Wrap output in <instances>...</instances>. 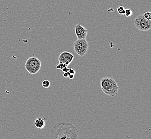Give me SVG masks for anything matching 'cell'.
<instances>
[{
  "label": "cell",
  "instance_id": "obj_1",
  "mask_svg": "<svg viewBox=\"0 0 151 139\" xmlns=\"http://www.w3.org/2000/svg\"><path fill=\"white\" fill-rule=\"evenodd\" d=\"M78 130L70 122H58L50 130L52 139H72L78 138Z\"/></svg>",
  "mask_w": 151,
  "mask_h": 139
},
{
  "label": "cell",
  "instance_id": "obj_2",
  "mask_svg": "<svg viewBox=\"0 0 151 139\" xmlns=\"http://www.w3.org/2000/svg\"><path fill=\"white\" fill-rule=\"evenodd\" d=\"M100 86L102 92L107 95L114 97L118 94L119 86L113 78L109 77H103L100 81Z\"/></svg>",
  "mask_w": 151,
  "mask_h": 139
},
{
  "label": "cell",
  "instance_id": "obj_3",
  "mask_svg": "<svg viewBox=\"0 0 151 139\" xmlns=\"http://www.w3.org/2000/svg\"><path fill=\"white\" fill-rule=\"evenodd\" d=\"M41 66V61L35 56L28 58L25 64V67L27 71L31 75H35L38 73L40 70Z\"/></svg>",
  "mask_w": 151,
  "mask_h": 139
},
{
  "label": "cell",
  "instance_id": "obj_4",
  "mask_svg": "<svg viewBox=\"0 0 151 139\" xmlns=\"http://www.w3.org/2000/svg\"><path fill=\"white\" fill-rule=\"evenodd\" d=\"M134 23L137 29L141 31H147L151 29V20L146 19L142 14L137 16L134 20Z\"/></svg>",
  "mask_w": 151,
  "mask_h": 139
},
{
  "label": "cell",
  "instance_id": "obj_5",
  "mask_svg": "<svg viewBox=\"0 0 151 139\" xmlns=\"http://www.w3.org/2000/svg\"><path fill=\"white\" fill-rule=\"evenodd\" d=\"M73 49L76 53L83 57L86 54L88 50V44L86 39H77L73 44Z\"/></svg>",
  "mask_w": 151,
  "mask_h": 139
},
{
  "label": "cell",
  "instance_id": "obj_6",
  "mask_svg": "<svg viewBox=\"0 0 151 139\" xmlns=\"http://www.w3.org/2000/svg\"><path fill=\"white\" fill-rule=\"evenodd\" d=\"M74 59V56L73 54L68 52H64L61 53L58 57V61L60 63L65 64L68 67L71 64Z\"/></svg>",
  "mask_w": 151,
  "mask_h": 139
},
{
  "label": "cell",
  "instance_id": "obj_7",
  "mask_svg": "<svg viewBox=\"0 0 151 139\" xmlns=\"http://www.w3.org/2000/svg\"><path fill=\"white\" fill-rule=\"evenodd\" d=\"M75 31L78 39H86L87 37L88 30L80 24L76 25L75 26Z\"/></svg>",
  "mask_w": 151,
  "mask_h": 139
},
{
  "label": "cell",
  "instance_id": "obj_8",
  "mask_svg": "<svg viewBox=\"0 0 151 139\" xmlns=\"http://www.w3.org/2000/svg\"><path fill=\"white\" fill-rule=\"evenodd\" d=\"M45 121L41 118H38L35 121V126L38 129H43L45 127Z\"/></svg>",
  "mask_w": 151,
  "mask_h": 139
},
{
  "label": "cell",
  "instance_id": "obj_9",
  "mask_svg": "<svg viewBox=\"0 0 151 139\" xmlns=\"http://www.w3.org/2000/svg\"><path fill=\"white\" fill-rule=\"evenodd\" d=\"M42 86L44 88H48L50 87V81L48 80L45 79V80H44L42 82Z\"/></svg>",
  "mask_w": 151,
  "mask_h": 139
},
{
  "label": "cell",
  "instance_id": "obj_10",
  "mask_svg": "<svg viewBox=\"0 0 151 139\" xmlns=\"http://www.w3.org/2000/svg\"><path fill=\"white\" fill-rule=\"evenodd\" d=\"M125 10L123 6H119L117 8V11L119 12V15H124L125 13Z\"/></svg>",
  "mask_w": 151,
  "mask_h": 139
},
{
  "label": "cell",
  "instance_id": "obj_11",
  "mask_svg": "<svg viewBox=\"0 0 151 139\" xmlns=\"http://www.w3.org/2000/svg\"><path fill=\"white\" fill-rule=\"evenodd\" d=\"M132 11L131 10V9H127L125 10V13H124V16L125 17H130L132 15Z\"/></svg>",
  "mask_w": 151,
  "mask_h": 139
},
{
  "label": "cell",
  "instance_id": "obj_12",
  "mask_svg": "<svg viewBox=\"0 0 151 139\" xmlns=\"http://www.w3.org/2000/svg\"><path fill=\"white\" fill-rule=\"evenodd\" d=\"M144 17L146 19H148V20H151V13L150 11L146 12L144 14H143Z\"/></svg>",
  "mask_w": 151,
  "mask_h": 139
},
{
  "label": "cell",
  "instance_id": "obj_13",
  "mask_svg": "<svg viewBox=\"0 0 151 139\" xmlns=\"http://www.w3.org/2000/svg\"><path fill=\"white\" fill-rule=\"evenodd\" d=\"M68 67L67 65H66L65 64H64V63H60L58 65H56V68L57 69H60L62 70L63 68H64L65 67Z\"/></svg>",
  "mask_w": 151,
  "mask_h": 139
},
{
  "label": "cell",
  "instance_id": "obj_14",
  "mask_svg": "<svg viewBox=\"0 0 151 139\" xmlns=\"http://www.w3.org/2000/svg\"><path fill=\"white\" fill-rule=\"evenodd\" d=\"M69 70H70V68H68L67 67H65L63 68V69H62V71L63 72H68L69 71Z\"/></svg>",
  "mask_w": 151,
  "mask_h": 139
},
{
  "label": "cell",
  "instance_id": "obj_15",
  "mask_svg": "<svg viewBox=\"0 0 151 139\" xmlns=\"http://www.w3.org/2000/svg\"><path fill=\"white\" fill-rule=\"evenodd\" d=\"M70 75V73L69 72H64V73H63V77H64V78H68L69 77V75Z\"/></svg>",
  "mask_w": 151,
  "mask_h": 139
},
{
  "label": "cell",
  "instance_id": "obj_16",
  "mask_svg": "<svg viewBox=\"0 0 151 139\" xmlns=\"http://www.w3.org/2000/svg\"><path fill=\"white\" fill-rule=\"evenodd\" d=\"M69 72L70 73V74L75 75V70L73 69H71V68H70V70H69Z\"/></svg>",
  "mask_w": 151,
  "mask_h": 139
},
{
  "label": "cell",
  "instance_id": "obj_17",
  "mask_svg": "<svg viewBox=\"0 0 151 139\" xmlns=\"http://www.w3.org/2000/svg\"><path fill=\"white\" fill-rule=\"evenodd\" d=\"M74 76H75V75H73V74H70V75H69V78L70 79H73V78H74Z\"/></svg>",
  "mask_w": 151,
  "mask_h": 139
}]
</instances>
